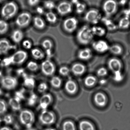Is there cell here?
<instances>
[{
	"label": "cell",
	"instance_id": "cell-5",
	"mask_svg": "<svg viewBox=\"0 0 130 130\" xmlns=\"http://www.w3.org/2000/svg\"><path fill=\"white\" fill-rule=\"evenodd\" d=\"M19 118L22 124L28 128L32 127L35 122V117L33 113L28 109L21 111Z\"/></svg>",
	"mask_w": 130,
	"mask_h": 130
},
{
	"label": "cell",
	"instance_id": "cell-40",
	"mask_svg": "<svg viewBox=\"0 0 130 130\" xmlns=\"http://www.w3.org/2000/svg\"><path fill=\"white\" fill-rule=\"evenodd\" d=\"M14 119L13 117L10 114H7L4 117L2 121L6 124L10 125L13 123Z\"/></svg>",
	"mask_w": 130,
	"mask_h": 130
},
{
	"label": "cell",
	"instance_id": "cell-3",
	"mask_svg": "<svg viewBox=\"0 0 130 130\" xmlns=\"http://www.w3.org/2000/svg\"><path fill=\"white\" fill-rule=\"evenodd\" d=\"M18 7L15 2L11 1L6 3L1 10V14L5 20L10 19L15 15L17 12Z\"/></svg>",
	"mask_w": 130,
	"mask_h": 130
},
{
	"label": "cell",
	"instance_id": "cell-52",
	"mask_svg": "<svg viewBox=\"0 0 130 130\" xmlns=\"http://www.w3.org/2000/svg\"><path fill=\"white\" fill-rule=\"evenodd\" d=\"M6 1V0H0V3H2Z\"/></svg>",
	"mask_w": 130,
	"mask_h": 130
},
{
	"label": "cell",
	"instance_id": "cell-47",
	"mask_svg": "<svg viewBox=\"0 0 130 130\" xmlns=\"http://www.w3.org/2000/svg\"><path fill=\"white\" fill-rule=\"evenodd\" d=\"M40 0H27L28 4L31 7H35L40 3Z\"/></svg>",
	"mask_w": 130,
	"mask_h": 130
},
{
	"label": "cell",
	"instance_id": "cell-18",
	"mask_svg": "<svg viewBox=\"0 0 130 130\" xmlns=\"http://www.w3.org/2000/svg\"><path fill=\"white\" fill-rule=\"evenodd\" d=\"M91 27L92 32L94 37H102L106 34L107 29L105 27L98 25H94Z\"/></svg>",
	"mask_w": 130,
	"mask_h": 130
},
{
	"label": "cell",
	"instance_id": "cell-20",
	"mask_svg": "<svg viewBox=\"0 0 130 130\" xmlns=\"http://www.w3.org/2000/svg\"><path fill=\"white\" fill-rule=\"evenodd\" d=\"M42 46L44 50L47 57L50 58L52 56L53 45L51 40L46 39L42 43Z\"/></svg>",
	"mask_w": 130,
	"mask_h": 130
},
{
	"label": "cell",
	"instance_id": "cell-22",
	"mask_svg": "<svg viewBox=\"0 0 130 130\" xmlns=\"http://www.w3.org/2000/svg\"><path fill=\"white\" fill-rule=\"evenodd\" d=\"M94 101L97 105L103 107L104 106L106 103V98L104 94L101 93H98L94 96Z\"/></svg>",
	"mask_w": 130,
	"mask_h": 130
},
{
	"label": "cell",
	"instance_id": "cell-35",
	"mask_svg": "<svg viewBox=\"0 0 130 130\" xmlns=\"http://www.w3.org/2000/svg\"><path fill=\"white\" fill-rule=\"evenodd\" d=\"M96 82V79L93 76H89L85 79V83L88 87H92L94 86Z\"/></svg>",
	"mask_w": 130,
	"mask_h": 130
},
{
	"label": "cell",
	"instance_id": "cell-45",
	"mask_svg": "<svg viewBox=\"0 0 130 130\" xmlns=\"http://www.w3.org/2000/svg\"><path fill=\"white\" fill-rule=\"evenodd\" d=\"M114 74V79L116 82H120L123 79V76L121 72L115 73Z\"/></svg>",
	"mask_w": 130,
	"mask_h": 130
},
{
	"label": "cell",
	"instance_id": "cell-13",
	"mask_svg": "<svg viewBox=\"0 0 130 130\" xmlns=\"http://www.w3.org/2000/svg\"><path fill=\"white\" fill-rule=\"evenodd\" d=\"M31 20V15L27 12L20 14L16 20V24L20 27H25L30 24Z\"/></svg>",
	"mask_w": 130,
	"mask_h": 130
},
{
	"label": "cell",
	"instance_id": "cell-50",
	"mask_svg": "<svg viewBox=\"0 0 130 130\" xmlns=\"http://www.w3.org/2000/svg\"><path fill=\"white\" fill-rule=\"evenodd\" d=\"M106 81L105 80H102L100 81V83L101 84H103L105 83Z\"/></svg>",
	"mask_w": 130,
	"mask_h": 130
},
{
	"label": "cell",
	"instance_id": "cell-2",
	"mask_svg": "<svg viewBox=\"0 0 130 130\" xmlns=\"http://www.w3.org/2000/svg\"><path fill=\"white\" fill-rule=\"evenodd\" d=\"M27 53L23 50L16 52L8 57L5 58L2 60L1 64L3 66L9 65H20L23 63L27 58Z\"/></svg>",
	"mask_w": 130,
	"mask_h": 130
},
{
	"label": "cell",
	"instance_id": "cell-9",
	"mask_svg": "<svg viewBox=\"0 0 130 130\" xmlns=\"http://www.w3.org/2000/svg\"><path fill=\"white\" fill-rule=\"evenodd\" d=\"M1 84L4 89L7 90H12L17 87L18 82L17 78L11 76L2 77L1 80Z\"/></svg>",
	"mask_w": 130,
	"mask_h": 130
},
{
	"label": "cell",
	"instance_id": "cell-53",
	"mask_svg": "<svg viewBox=\"0 0 130 130\" xmlns=\"http://www.w3.org/2000/svg\"><path fill=\"white\" fill-rule=\"evenodd\" d=\"M2 119L1 118H0V125H1V123H2Z\"/></svg>",
	"mask_w": 130,
	"mask_h": 130
},
{
	"label": "cell",
	"instance_id": "cell-28",
	"mask_svg": "<svg viewBox=\"0 0 130 130\" xmlns=\"http://www.w3.org/2000/svg\"><path fill=\"white\" fill-rule=\"evenodd\" d=\"M33 22L35 27L39 29H42L44 28L46 26L44 21L41 17L39 16L34 18Z\"/></svg>",
	"mask_w": 130,
	"mask_h": 130
},
{
	"label": "cell",
	"instance_id": "cell-4",
	"mask_svg": "<svg viewBox=\"0 0 130 130\" xmlns=\"http://www.w3.org/2000/svg\"><path fill=\"white\" fill-rule=\"evenodd\" d=\"M102 18V13L99 10L93 8L86 12L84 18L86 22L94 26L98 25L101 21Z\"/></svg>",
	"mask_w": 130,
	"mask_h": 130
},
{
	"label": "cell",
	"instance_id": "cell-27",
	"mask_svg": "<svg viewBox=\"0 0 130 130\" xmlns=\"http://www.w3.org/2000/svg\"><path fill=\"white\" fill-rule=\"evenodd\" d=\"M31 55L35 60H42L45 57V54L42 51L38 48H34L31 50Z\"/></svg>",
	"mask_w": 130,
	"mask_h": 130
},
{
	"label": "cell",
	"instance_id": "cell-41",
	"mask_svg": "<svg viewBox=\"0 0 130 130\" xmlns=\"http://www.w3.org/2000/svg\"><path fill=\"white\" fill-rule=\"evenodd\" d=\"M47 84L44 82L40 83L38 86L37 87L38 91L40 93H45L47 90Z\"/></svg>",
	"mask_w": 130,
	"mask_h": 130
},
{
	"label": "cell",
	"instance_id": "cell-43",
	"mask_svg": "<svg viewBox=\"0 0 130 130\" xmlns=\"http://www.w3.org/2000/svg\"><path fill=\"white\" fill-rule=\"evenodd\" d=\"M107 73H108V71L106 68L104 67L100 68L97 71V74L99 76H105L107 75Z\"/></svg>",
	"mask_w": 130,
	"mask_h": 130
},
{
	"label": "cell",
	"instance_id": "cell-24",
	"mask_svg": "<svg viewBox=\"0 0 130 130\" xmlns=\"http://www.w3.org/2000/svg\"><path fill=\"white\" fill-rule=\"evenodd\" d=\"M130 26V20L127 16H125L120 20L117 24L118 28L121 30H125L128 29Z\"/></svg>",
	"mask_w": 130,
	"mask_h": 130
},
{
	"label": "cell",
	"instance_id": "cell-26",
	"mask_svg": "<svg viewBox=\"0 0 130 130\" xmlns=\"http://www.w3.org/2000/svg\"><path fill=\"white\" fill-rule=\"evenodd\" d=\"M24 37V34L21 30L19 29L15 30L12 32L11 38L13 42L16 43H19L22 41Z\"/></svg>",
	"mask_w": 130,
	"mask_h": 130
},
{
	"label": "cell",
	"instance_id": "cell-23",
	"mask_svg": "<svg viewBox=\"0 0 130 130\" xmlns=\"http://www.w3.org/2000/svg\"><path fill=\"white\" fill-rule=\"evenodd\" d=\"M8 104L13 111H17L21 109V100L16 97L11 98L9 101Z\"/></svg>",
	"mask_w": 130,
	"mask_h": 130
},
{
	"label": "cell",
	"instance_id": "cell-17",
	"mask_svg": "<svg viewBox=\"0 0 130 130\" xmlns=\"http://www.w3.org/2000/svg\"><path fill=\"white\" fill-rule=\"evenodd\" d=\"M15 48V47L5 39L0 40V55H5L10 50Z\"/></svg>",
	"mask_w": 130,
	"mask_h": 130
},
{
	"label": "cell",
	"instance_id": "cell-55",
	"mask_svg": "<svg viewBox=\"0 0 130 130\" xmlns=\"http://www.w3.org/2000/svg\"><path fill=\"white\" fill-rule=\"evenodd\" d=\"M129 7L130 9V1L129 2Z\"/></svg>",
	"mask_w": 130,
	"mask_h": 130
},
{
	"label": "cell",
	"instance_id": "cell-21",
	"mask_svg": "<svg viewBox=\"0 0 130 130\" xmlns=\"http://www.w3.org/2000/svg\"><path fill=\"white\" fill-rule=\"evenodd\" d=\"M111 54L115 56H120L123 53V50L122 46L119 44H115L110 45L109 50Z\"/></svg>",
	"mask_w": 130,
	"mask_h": 130
},
{
	"label": "cell",
	"instance_id": "cell-10",
	"mask_svg": "<svg viewBox=\"0 0 130 130\" xmlns=\"http://www.w3.org/2000/svg\"><path fill=\"white\" fill-rule=\"evenodd\" d=\"M110 45L106 40H99L92 43V46L93 50L98 53L103 54L108 51Z\"/></svg>",
	"mask_w": 130,
	"mask_h": 130
},
{
	"label": "cell",
	"instance_id": "cell-6",
	"mask_svg": "<svg viewBox=\"0 0 130 130\" xmlns=\"http://www.w3.org/2000/svg\"><path fill=\"white\" fill-rule=\"evenodd\" d=\"M118 3L116 0H106L103 5V10L106 17H110L118 10Z\"/></svg>",
	"mask_w": 130,
	"mask_h": 130
},
{
	"label": "cell",
	"instance_id": "cell-37",
	"mask_svg": "<svg viewBox=\"0 0 130 130\" xmlns=\"http://www.w3.org/2000/svg\"><path fill=\"white\" fill-rule=\"evenodd\" d=\"M27 69L32 72L37 71L39 69V66L37 63L34 61H30L28 63L27 65Z\"/></svg>",
	"mask_w": 130,
	"mask_h": 130
},
{
	"label": "cell",
	"instance_id": "cell-11",
	"mask_svg": "<svg viewBox=\"0 0 130 130\" xmlns=\"http://www.w3.org/2000/svg\"><path fill=\"white\" fill-rule=\"evenodd\" d=\"M73 10L71 2L63 1L59 4L57 7L58 13L61 15H66L71 13Z\"/></svg>",
	"mask_w": 130,
	"mask_h": 130
},
{
	"label": "cell",
	"instance_id": "cell-33",
	"mask_svg": "<svg viewBox=\"0 0 130 130\" xmlns=\"http://www.w3.org/2000/svg\"><path fill=\"white\" fill-rule=\"evenodd\" d=\"M8 29V23L4 20H0V34L3 35L6 33Z\"/></svg>",
	"mask_w": 130,
	"mask_h": 130
},
{
	"label": "cell",
	"instance_id": "cell-38",
	"mask_svg": "<svg viewBox=\"0 0 130 130\" xmlns=\"http://www.w3.org/2000/svg\"><path fill=\"white\" fill-rule=\"evenodd\" d=\"M8 106L7 103L3 100L0 99V115L5 113L7 110Z\"/></svg>",
	"mask_w": 130,
	"mask_h": 130
},
{
	"label": "cell",
	"instance_id": "cell-51",
	"mask_svg": "<svg viewBox=\"0 0 130 130\" xmlns=\"http://www.w3.org/2000/svg\"><path fill=\"white\" fill-rule=\"evenodd\" d=\"M44 130H56L54 128H47L45 129Z\"/></svg>",
	"mask_w": 130,
	"mask_h": 130
},
{
	"label": "cell",
	"instance_id": "cell-46",
	"mask_svg": "<svg viewBox=\"0 0 130 130\" xmlns=\"http://www.w3.org/2000/svg\"><path fill=\"white\" fill-rule=\"evenodd\" d=\"M37 100V97L36 95L35 94H32V95L30 96L29 98L28 101V104L30 105H33L34 104L36 103Z\"/></svg>",
	"mask_w": 130,
	"mask_h": 130
},
{
	"label": "cell",
	"instance_id": "cell-19",
	"mask_svg": "<svg viewBox=\"0 0 130 130\" xmlns=\"http://www.w3.org/2000/svg\"><path fill=\"white\" fill-rule=\"evenodd\" d=\"M86 69L85 66L80 63H75L73 64L71 68L72 72L76 75H82L85 72Z\"/></svg>",
	"mask_w": 130,
	"mask_h": 130
},
{
	"label": "cell",
	"instance_id": "cell-42",
	"mask_svg": "<svg viewBox=\"0 0 130 130\" xmlns=\"http://www.w3.org/2000/svg\"><path fill=\"white\" fill-rule=\"evenodd\" d=\"M70 70L68 67L62 66L60 68L59 70V73L60 74L64 76H66L69 74Z\"/></svg>",
	"mask_w": 130,
	"mask_h": 130
},
{
	"label": "cell",
	"instance_id": "cell-16",
	"mask_svg": "<svg viewBox=\"0 0 130 130\" xmlns=\"http://www.w3.org/2000/svg\"><path fill=\"white\" fill-rule=\"evenodd\" d=\"M53 98L51 94L46 93L43 95L39 100V106L43 110H46L51 104Z\"/></svg>",
	"mask_w": 130,
	"mask_h": 130
},
{
	"label": "cell",
	"instance_id": "cell-1",
	"mask_svg": "<svg viewBox=\"0 0 130 130\" xmlns=\"http://www.w3.org/2000/svg\"><path fill=\"white\" fill-rule=\"evenodd\" d=\"M94 36L92 32L91 27L88 25H84L78 30L76 39L78 43L83 46H87L92 42Z\"/></svg>",
	"mask_w": 130,
	"mask_h": 130
},
{
	"label": "cell",
	"instance_id": "cell-12",
	"mask_svg": "<svg viewBox=\"0 0 130 130\" xmlns=\"http://www.w3.org/2000/svg\"><path fill=\"white\" fill-rule=\"evenodd\" d=\"M41 67L42 72L46 76H51L55 73V66L53 63L49 60L43 61L42 63Z\"/></svg>",
	"mask_w": 130,
	"mask_h": 130
},
{
	"label": "cell",
	"instance_id": "cell-49",
	"mask_svg": "<svg viewBox=\"0 0 130 130\" xmlns=\"http://www.w3.org/2000/svg\"><path fill=\"white\" fill-rule=\"evenodd\" d=\"M0 130H12L9 127L7 126H4L0 128Z\"/></svg>",
	"mask_w": 130,
	"mask_h": 130
},
{
	"label": "cell",
	"instance_id": "cell-48",
	"mask_svg": "<svg viewBox=\"0 0 130 130\" xmlns=\"http://www.w3.org/2000/svg\"><path fill=\"white\" fill-rule=\"evenodd\" d=\"M36 11L40 15H42L45 12L44 9L43 7L39 6L36 8Z\"/></svg>",
	"mask_w": 130,
	"mask_h": 130
},
{
	"label": "cell",
	"instance_id": "cell-44",
	"mask_svg": "<svg viewBox=\"0 0 130 130\" xmlns=\"http://www.w3.org/2000/svg\"><path fill=\"white\" fill-rule=\"evenodd\" d=\"M22 46L26 50H30L32 47V44L31 42L28 40H25L23 42Z\"/></svg>",
	"mask_w": 130,
	"mask_h": 130
},
{
	"label": "cell",
	"instance_id": "cell-31",
	"mask_svg": "<svg viewBox=\"0 0 130 130\" xmlns=\"http://www.w3.org/2000/svg\"><path fill=\"white\" fill-rule=\"evenodd\" d=\"M46 18L47 21L50 23L55 24L57 21V17L56 15L51 11L46 13Z\"/></svg>",
	"mask_w": 130,
	"mask_h": 130
},
{
	"label": "cell",
	"instance_id": "cell-14",
	"mask_svg": "<svg viewBox=\"0 0 130 130\" xmlns=\"http://www.w3.org/2000/svg\"><path fill=\"white\" fill-rule=\"evenodd\" d=\"M108 65L110 70L114 73L121 72L122 66V62L116 57L111 58L108 60Z\"/></svg>",
	"mask_w": 130,
	"mask_h": 130
},
{
	"label": "cell",
	"instance_id": "cell-15",
	"mask_svg": "<svg viewBox=\"0 0 130 130\" xmlns=\"http://www.w3.org/2000/svg\"><path fill=\"white\" fill-rule=\"evenodd\" d=\"M77 56L79 60L83 61H88L93 57V51L89 48L85 47L78 51Z\"/></svg>",
	"mask_w": 130,
	"mask_h": 130
},
{
	"label": "cell",
	"instance_id": "cell-30",
	"mask_svg": "<svg viewBox=\"0 0 130 130\" xmlns=\"http://www.w3.org/2000/svg\"><path fill=\"white\" fill-rule=\"evenodd\" d=\"M79 128L80 130H95L93 124L86 121L80 122L79 124Z\"/></svg>",
	"mask_w": 130,
	"mask_h": 130
},
{
	"label": "cell",
	"instance_id": "cell-7",
	"mask_svg": "<svg viewBox=\"0 0 130 130\" xmlns=\"http://www.w3.org/2000/svg\"><path fill=\"white\" fill-rule=\"evenodd\" d=\"M39 120L42 125L50 126L55 123L56 121V117L53 112L46 109L44 110L40 113Z\"/></svg>",
	"mask_w": 130,
	"mask_h": 130
},
{
	"label": "cell",
	"instance_id": "cell-29",
	"mask_svg": "<svg viewBox=\"0 0 130 130\" xmlns=\"http://www.w3.org/2000/svg\"><path fill=\"white\" fill-rule=\"evenodd\" d=\"M75 6V12L77 14H82L85 12L87 5L85 3L79 1Z\"/></svg>",
	"mask_w": 130,
	"mask_h": 130
},
{
	"label": "cell",
	"instance_id": "cell-34",
	"mask_svg": "<svg viewBox=\"0 0 130 130\" xmlns=\"http://www.w3.org/2000/svg\"><path fill=\"white\" fill-rule=\"evenodd\" d=\"M24 85L28 89H32L35 86V81L32 78H26L24 81Z\"/></svg>",
	"mask_w": 130,
	"mask_h": 130
},
{
	"label": "cell",
	"instance_id": "cell-39",
	"mask_svg": "<svg viewBox=\"0 0 130 130\" xmlns=\"http://www.w3.org/2000/svg\"><path fill=\"white\" fill-rule=\"evenodd\" d=\"M44 5L45 8L50 10L54 9L55 7V2L50 0L45 1Z\"/></svg>",
	"mask_w": 130,
	"mask_h": 130
},
{
	"label": "cell",
	"instance_id": "cell-25",
	"mask_svg": "<svg viewBox=\"0 0 130 130\" xmlns=\"http://www.w3.org/2000/svg\"><path fill=\"white\" fill-rule=\"evenodd\" d=\"M65 89L69 94H73L75 93L77 90V86L74 82L72 80H69L65 84Z\"/></svg>",
	"mask_w": 130,
	"mask_h": 130
},
{
	"label": "cell",
	"instance_id": "cell-36",
	"mask_svg": "<svg viewBox=\"0 0 130 130\" xmlns=\"http://www.w3.org/2000/svg\"><path fill=\"white\" fill-rule=\"evenodd\" d=\"M63 130H76L74 123L71 121H67L64 122L62 126Z\"/></svg>",
	"mask_w": 130,
	"mask_h": 130
},
{
	"label": "cell",
	"instance_id": "cell-54",
	"mask_svg": "<svg viewBox=\"0 0 130 130\" xmlns=\"http://www.w3.org/2000/svg\"><path fill=\"white\" fill-rule=\"evenodd\" d=\"M2 91L1 90V89H0V95H1V94H2Z\"/></svg>",
	"mask_w": 130,
	"mask_h": 130
},
{
	"label": "cell",
	"instance_id": "cell-8",
	"mask_svg": "<svg viewBox=\"0 0 130 130\" xmlns=\"http://www.w3.org/2000/svg\"><path fill=\"white\" fill-rule=\"evenodd\" d=\"M79 25V21L76 17H70L64 20L63 26L64 30L69 34H72L76 31Z\"/></svg>",
	"mask_w": 130,
	"mask_h": 130
},
{
	"label": "cell",
	"instance_id": "cell-32",
	"mask_svg": "<svg viewBox=\"0 0 130 130\" xmlns=\"http://www.w3.org/2000/svg\"><path fill=\"white\" fill-rule=\"evenodd\" d=\"M52 86L55 88H59L61 85L62 80L59 77L54 76L52 78L50 81Z\"/></svg>",
	"mask_w": 130,
	"mask_h": 130
}]
</instances>
